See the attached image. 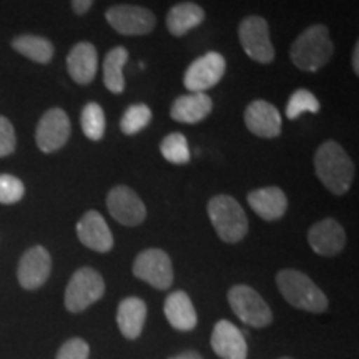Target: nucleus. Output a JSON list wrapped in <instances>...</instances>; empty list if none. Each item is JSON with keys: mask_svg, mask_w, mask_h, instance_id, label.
Here are the masks:
<instances>
[{"mask_svg": "<svg viewBox=\"0 0 359 359\" xmlns=\"http://www.w3.org/2000/svg\"><path fill=\"white\" fill-rule=\"evenodd\" d=\"M314 172L320 182L334 195H344L353 185L354 165L338 142L327 140L314 155Z\"/></svg>", "mask_w": 359, "mask_h": 359, "instance_id": "nucleus-1", "label": "nucleus"}, {"mask_svg": "<svg viewBox=\"0 0 359 359\" xmlns=\"http://www.w3.org/2000/svg\"><path fill=\"white\" fill-rule=\"evenodd\" d=\"M133 275L156 290H168L173 285L172 259L163 250L148 248L135 258Z\"/></svg>", "mask_w": 359, "mask_h": 359, "instance_id": "nucleus-9", "label": "nucleus"}, {"mask_svg": "<svg viewBox=\"0 0 359 359\" xmlns=\"http://www.w3.org/2000/svg\"><path fill=\"white\" fill-rule=\"evenodd\" d=\"M170 325L178 331H191L198 323L193 303L185 291H173L167 296L163 306Z\"/></svg>", "mask_w": 359, "mask_h": 359, "instance_id": "nucleus-21", "label": "nucleus"}, {"mask_svg": "<svg viewBox=\"0 0 359 359\" xmlns=\"http://www.w3.org/2000/svg\"><path fill=\"white\" fill-rule=\"evenodd\" d=\"M334 45L326 25L308 27L290 48L291 62L303 72H318L333 57Z\"/></svg>", "mask_w": 359, "mask_h": 359, "instance_id": "nucleus-2", "label": "nucleus"}, {"mask_svg": "<svg viewBox=\"0 0 359 359\" xmlns=\"http://www.w3.org/2000/svg\"><path fill=\"white\" fill-rule=\"evenodd\" d=\"M248 203L253 212L266 222L280 219L288 208V198H286L285 191L278 187L258 188V190L250 191Z\"/></svg>", "mask_w": 359, "mask_h": 359, "instance_id": "nucleus-19", "label": "nucleus"}, {"mask_svg": "<svg viewBox=\"0 0 359 359\" xmlns=\"http://www.w3.org/2000/svg\"><path fill=\"white\" fill-rule=\"evenodd\" d=\"M238 37L246 55L259 64H271L275 58L268 22L259 15H250L238 27Z\"/></svg>", "mask_w": 359, "mask_h": 359, "instance_id": "nucleus-7", "label": "nucleus"}, {"mask_svg": "<svg viewBox=\"0 0 359 359\" xmlns=\"http://www.w3.org/2000/svg\"><path fill=\"white\" fill-rule=\"evenodd\" d=\"M105 293V281L93 268H80L70 278L65 290V308L70 313H82L97 303Z\"/></svg>", "mask_w": 359, "mask_h": 359, "instance_id": "nucleus-5", "label": "nucleus"}, {"mask_svg": "<svg viewBox=\"0 0 359 359\" xmlns=\"http://www.w3.org/2000/svg\"><path fill=\"white\" fill-rule=\"evenodd\" d=\"M128 62V50L125 47H115L103 60V83L111 93H122L125 90L123 67Z\"/></svg>", "mask_w": 359, "mask_h": 359, "instance_id": "nucleus-25", "label": "nucleus"}, {"mask_svg": "<svg viewBox=\"0 0 359 359\" xmlns=\"http://www.w3.org/2000/svg\"><path fill=\"white\" fill-rule=\"evenodd\" d=\"M224 70H226V62H224L222 53L208 52L203 57L191 62V65L185 72L183 83L191 93H206V90L219 83Z\"/></svg>", "mask_w": 359, "mask_h": 359, "instance_id": "nucleus-10", "label": "nucleus"}, {"mask_svg": "<svg viewBox=\"0 0 359 359\" xmlns=\"http://www.w3.org/2000/svg\"><path fill=\"white\" fill-rule=\"evenodd\" d=\"M90 348L83 339L72 338L62 344L55 359H88Z\"/></svg>", "mask_w": 359, "mask_h": 359, "instance_id": "nucleus-32", "label": "nucleus"}, {"mask_svg": "<svg viewBox=\"0 0 359 359\" xmlns=\"http://www.w3.org/2000/svg\"><path fill=\"white\" fill-rule=\"evenodd\" d=\"M353 69L356 74H359V43L358 42L353 48Z\"/></svg>", "mask_w": 359, "mask_h": 359, "instance_id": "nucleus-34", "label": "nucleus"}, {"mask_svg": "<svg viewBox=\"0 0 359 359\" xmlns=\"http://www.w3.org/2000/svg\"><path fill=\"white\" fill-rule=\"evenodd\" d=\"M228 302L233 313L245 325L251 327H264L273 321V313L258 291L246 285H236L228 291Z\"/></svg>", "mask_w": 359, "mask_h": 359, "instance_id": "nucleus-6", "label": "nucleus"}, {"mask_svg": "<svg viewBox=\"0 0 359 359\" xmlns=\"http://www.w3.org/2000/svg\"><path fill=\"white\" fill-rule=\"evenodd\" d=\"M151 122V110L145 103L130 105L122 116L120 128L125 135H137Z\"/></svg>", "mask_w": 359, "mask_h": 359, "instance_id": "nucleus-28", "label": "nucleus"}, {"mask_svg": "<svg viewBox=\"0 0 359 359\" xmlns=\"http://www.w3.org/2000/svg\"><path fill=\"white\" fill-rule=\"evenodd\" d=\"M12 48L20 55L35 62V64H50L55 47L48 39L40 37V35L32 34H22L17 35L12 40Z\"/></svg>", "mask_w": 359, "mask_h": 359, "instance_id": "nucleus-24", "label": "nucleus"}, {"mask_svg": "<svg viewBox=\"0 0 359 359\" xmlns=\"http://www.w3.org/2000/svg\"><path fill=\"white\" fill-rule=\"evenodd\" d=\"M321 109L320 102L318 98L313 95L309 90L299 88L296 90L293 95L290 97L288 105H286V116L290 120H296L298 116H302L303 114H318Z\"/></svg>", "mask_w": 359, "mask_h": 359, "instance_id": "nucleus-29", "label": "nucleus"}, {"mask_svg": "<svg viewBox=\"0 0 359 359\" xmlns=\"http://www.w3.org/2000/svg\"><path fill=\"white\" fill-rule=\"evenodd\" d=\"M276 285L291 306L309 313H323L327 309L326 294L314 285L311 278L298 269H281L276 275Z\"/></svg>", "mask_w": 359, "mask_h": 359, "instance_id": "nucleus-3", "label": "nucleus"}, {"mask_svg": "<svg viewBox=\"0 0 359 359\" xmlns=\"http://www.w3.org/2000/svg\"><path fill=\"white\" fill-rule=\"evenodd\" d=\"M77 236L80 243L98 253H109L114 248V235L109 224L95 210H90L80 218L77 223Z\"/></svg>", "mask_w": 359, "mask_h": 359, "instance_id": "nucleus-16", "label": "nucleus"}, {"mask_svg": "<svg viewBox=\"0 0 359 359\" xmlns=\"http://www.w3.org/2000/svg\"><path fill=\"white\" fill-rule=\"evenodd\" d=\"M280 359H293V358H288V356H283V358H280Z\"/></svg>", "mask_w": 359, "mask_h": 359, "instance_id": "nucleus-36", "label": "nucleus"}, {"mask_svg": "<svg viewBox=\"0 0 359 359\" xmlns=\"http://www.w3.org/2000/svg\"><path fill=\"white\" fill-rule=\"evenodd\" d=\"M67 70L74 82L88 85L95 79L98 70V53L95 45L79 42L67 55Z\"/></svg>", "mask_w": 359, "mask_h": 359, "instance_id": "nucleus-18", "label": "nucleus"}, {"mask_svg": "<svg viewBox=\"0 0 359 359\" xmlns=\"http://www.w3.org/2000/svg\"><path fill=\"white\" fill-rule=\"evenodd\" d=\"M205 11L198 4L182 2L170 8L167 13V29L173 37H183L190 30L203 24Z\"/></svg>", "mask_w": 359, "mask_h": 359, "instance_id": "nucleus-23", "label": "nucleus"}, {"mask_svg": "<svg viewBox=\"0 0 359 359\" xmlns=\"http://www.w3.org/2000/svg\"><path fill=\"white\" fill-rule=\"evenodd\" d=\"M208 217L224 243H238L248 233V218L241 205L230 195H217L208 201Z\"/></svg>", "mask_w": 359, "mask_h": 359, "instance_id": "nucleus-4", "label": "nucleus"}, {"mask_svg": "<svg viewBox=\"0 0 359 359\" xmlns=\"http://www.w3.org/2000/svg\"><path fill=\"white\" fill-rule=\"evenodd\" d=\"M160 151L163 158L175 165H185L190 161L191 154L188 140L183 133H170L160 143Z\"/></svg>", "mask_w": 359, "mask_h": 359, "instance_id": "nucleus-27", "label": "nucleus"}, {"mask_svg": "<svg viewBox=\"0 0 359 359\" xmlns=\"http://www.w3.org/2000/svg\"><path fill=\"white\" fill-rule=\"evenodd\" d=\"M147 320V304L137 296H130L120 303L116 323L127 339H137L142 334Z\"/></svg>", "mask_w": 359, "mask_h": 359, "instance_id": "nucleus-22", "label": "nucleus"}, {"mask_svg": "<svg viewBox=\"0 0 359 359\" xmlns=\"http://www.w3.org/2000/svg\"><path fill=\"white\" fill-rule=\"evenodd\" d=\"M25 187L20 178L13 175L2 173L0 175V203L2 205H15L24 198Z\"/></svg>", "mask_w": 359, "mask_h": 359, "instance_id": "nucleus-30", "label": "nucleus"}, {"mask_svg": "<svg viewBox=\"0 0 359 359\" xmlns=\"http://www.w3.org/2000/svg\"><path fill=\"white\" fill-rule=\"evenodd\" d=\"M93 2H95V0H70L72 11L77 13V15H85V13L92 8Z\"/></svg>", "mask_w": 359, "mask_h": 359, "instance_id": "nucleus-33", "label": "nucleus"}, {"mask_svg": "<svg viewBox=\"0 0 359 359\" xmlns=\"http://www.w3.org/2000/svg\"><path fill=\"white\" fill-rule=\"evenodd\" d=\"M52 271V258L43 246H34L22 255L17 278L24 290L34 291L45 285Z\"/></svg>", "mask_w": 359, "mask_h": 359, "instance_id": "nucleus-13", "label": "nucleus"}, {"mask_svg": "<svg viewBox=\"0 0 359 359\" xmlns=\"http://www.w3.org/2000/svg\"><path fill=\"white\" fill-rule=\"evenodd\" d=\"M80 123H82V132L88 140L100 142L105 135V114L95 102H90L83 107Z\"/></svg>", "mask_w": 359, "mask_h": 359, "instance_id": "nucleus-26", "label": "nucleus"}, {"mask_svg": "<svg viewBox=\"0 0 359 359\" xmlns=\"http://www.w3.org/2000/svg\"><path fill=\"white\" fill-rule=\"evenodd\" d=\"M212 348L217 356L222 359H246L248 346L246 339L233 323L222 320L213 327Z\"/></svg>", "mask_w": 359, "mask_h": 359, "instance_id": "nucleus-17", "label": "nucleus"}, {"mask_svg": "<svg viewBox=\"0 0 359 359\" xmlns=\"http://www.w3.org/2000/svg\"><path fill=\"white\" fill-rule=\"evenodd\" d=\"M105 19L115 32L122 35H147L156 25V17L150 8L132 4L111 6L105 12Z\"/></svg>", "mask_w": 359, "mask_h": 359, "instance_id": "nucleus-8", "label": "nucleus"}, {"mask_svg": "<svg viewBox=\"0 0 359 359\" xmlns=\"http://www.w3.org/2000/svg\"><path fill=\"white\" fill-rule=\"evenodd\" d=\"M213 100L208 93H190L182 95L173 102L170 115L175 122L198 123L212 114Z\"/></svg>", "mask_w": 359, "mask_h": 359, "instance_id": "nucleus-20", "label": "nucleus"}, {"mask_svg": "<svg viewBox=\"0 0 359 359\" xmlns=\"http://www.w3.org/2000/svg\"><path fill=\"white\" fill-rule=\"evenodd\" d=\"M308 243L314 253L321 257H334L341 253L346 245V233L336 219L326 218L309 228Z\"/></svg>", "mask_w": 359, "mask_h": 359, "instance_id": "nucleus-15", "label": "nucleus"}, {"mask_svg": "<svg viewBox=\"0 0 359 359\" xmlns=\"http://www.w3.org/2000/svg\"><path fill=\"white\" fill-rule=\"evenodd\" d=\"M245 123L246 128L259 138H276L283 130L280 111L266 100H253L246 107Z\"/></svg>", "mask_w": 359, "mask_h": 359, "instance_id": "nucleus-14", "label": "nucleus"}, {"mask_svg": "<svg viewBox=\"0 0 359 359\" xmlns=\"http://www.w3.org/2000/svg\"><path fill=\"white\" fill-rule=\"evenodd\" d=\"M72 133L70 118L65 110L50 109L39 120L37 130H35V142L40 151L43 154H53L60 150L69 142Z\"/></svg>", "mask_w": 359, "mask_h": 359, "instance_id": "nucleus-11", "label": "nucleus"}, {"mask_svg": "<svg viewBox=\"0 0 359 359\" xmlns=\"http://www.w3.org/2000/svg\"><path fill=\"white\" fill-rule=\"evenodd\" d=\"M17 148L15 128L7 116L0 115V158L12 155Z\"/></svg>", "mask_w": 359, "mask_h": 359, "instance_id": "nucleus-31", "label": "nucleus"}, {"mask_svg": "<svg viewBox=\"0 0 359 359\" xmlns=\"http://www.w3.org/2000/svg\"><path fill=\"white\" fill-rule=\"evenodd\" d=\"M107 208L111 217L125 226H137L147 218L145 203L132 188L125 185H118L109 191Z\"/></svg>", "mask_w": 359, "mask_h": 359, "instance_id": "nucleus-12", "label": "nucleus"}, {"mask_svg": "<svg viewBox=\"0 0 359 359\" xmlns=\"http://www.w3.org/2000/svg\"><path fill=\"white\" fill-rule=\"evenodd\" d=\"M172 359H203V358H201V354H198L196 351H185Z\"/></svg>", "mask_w": 359, "mask_h": 359, "instance_id": "nucleus-35", "label": "nucleus"}]
</instances>
